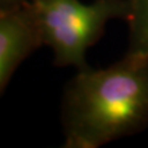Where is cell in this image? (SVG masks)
Instances as JSON below:
<instances>
[{
	"label": "cell",
	"instance_id": "1",
	"mask_svg": "<svg viewBox=\"0 0 148 148\" xmlns=\"http://www.w3.org/2000/svg\"><path fill=\"white\" fill-rule=\"evenodd\" d=\"M66 148H98L148 127V57L125 53L104 69H78L64 88Z\"/></svg>",
	"mask_w": 148,
	"mask_h": 148
},
{
	"label": "cell",
	"instance_id": "2",
	"mask_svg": "<svg viewBox=\"0 0 148 148\" xmlns=\"http://www.w3.org/2000/svg\"><path fill=\"white\" fill-rule=\"evenodd\" d=\"M42 46L53 53L56 67L85 68L86 52L104 36L111 20H128L131 0H30Z\"/></svg>",
	"mask_w": 148,
	"mask_h": 148
},
{
	"label": "cell",
	"instance_id": "3",
	"mask_svg": "<svg viewBox=\"0 0 148 148\" xmlns=\"http://www.w3.org/2000/svg\"><path fill=\"white\" fill-rule=\"evenodd\" d=\"M41 46L30 3L0 16V95L20 64Z\"/></svg>",
	"mask_w": 148,
	"mask_h": 148
},
{
	"label": "cell",
	"instance_id": "4",
	"mask_svg": "<svg viewBox=\"0 0 148 148\" xmlns=\"http://www.w3.org/2000/svg\"><path fill=\"white\" fill-rule=\"evenodd\" d=\"M126 53L148 57V0H131Z\"/></svg>",
	"mask_w": 148,
	"mask_h": 148
},
{
	"label": "cell",
	"instance_id": "5",
	"mask_svg": "<svg viewBox=\"0 0 148 148\" xmlns=\"http://www.w3.org/2000/svg\"><path fill=\"white\" fill-rule=\"evenodd\" d=\"M29 3L30 0H0V16L20 10Z\"/></svg>",
	"mask_w": 148,
	"mask_h": 148
}]
</instances>
